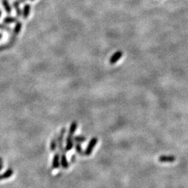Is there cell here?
Segmentation results:
<instances>
[{
	"label": "cell",
	"instance_id": "13",
	"mask_svg": "<svg viewBox=\"0 0 188 188\" xmlns=\"http://www.w3.org/2000/svg\"><path fill=\"white\" fill-rule=\"evenodd\" d=\"M60 164H61V165L63 169H67L69 167V164L67 161L66 153H61V162H60Z\"/></svg>",
	"mask_w": 188,
	"mask_h": 188
},
{
	"label": "cell",
	"instance_id": "21",
	"mask_svg": "<svg viewBox=\"0 0 188 188\" xmlns=\"http://www.w3.org/2000/svg\"><path fill=\"white\" fill-rule=\"evenodd\" d=\"M3 169V162H0V171Z\"/></svg>",
	"mask_w": 188,
	"mask_h": 188
},
{
	"label": "cell",
	"instance_id": "7",
	"mask_svg": "<svg viewBox=\"0 0 188 188\" xmlns=\"http://www.w3.org/2000/svg\"><path fill=\"white\" fill-rule=\"evenodd\" d=\"M22 23L20 21H17L16 24H15L14 28H13L12 36H17V35L20 34L21 32V30H22Z\"/></svg>",
	"mask_w": 188,
	"mask_h": 188
},
{
	"label": "cell",
	"instance_id": "2",
	"mask_svg": "<svg viewBox=\"0 0 188 188\" xmlns=\"http://www.w3.org/2000/svg\"><path fill=\"white\" fill-rule=\"evenodd\" d=\"M98 139L97 137H93V138L91 139L90 141L89 142L88 145H87L86 149H85V151H84V156H89L90 155H91L92 151L94 150V147L96 146V145L98 144Z\"/></svg>",
	"mask_w": 188,
	"mask_h": 188
},
{
	"label": "cell",
	"instance_id": "8",
	"mask_svg": "<svg viewBox=\"0 0 188 188\" xmlns=\"http://www.w3.org/2000/svg\"><path fill=\"white\" fill-rule=\"evenodd\" d=\"M60 166V155L59 153H56L52 161V168L58 169Z\"/></svg>",
	"mask_w": 188,
	"mask_h": 188
},
{
	"label": "cell",
	"instance_id": "22",
	"mask_svg": "<svg viewBox=\"0 0 188 188\" xmlns=\"http://www.w3.org/2000/svg\"><path fill=\"white\" fill-rule=\"evenodd\" d=\"M2 38H3V34H2V33H0V40H1Z\"/></svg>",
	"mask_w": 188,
	"mask_h": 188
},
{
	"label": "cell",
	"instance_id": "3",
	"mask_svg": "<svg viewBox=\"0 0 188 188\" xmlns=\"http://www.w3.org/2000/svg\"><path fill=\"white\" fill-rule=\"evenodd\" d=\"M122 56H123V52L121 50L119 51H116L115 53H114L113 55L111 56L109 59V63L111 65L115 64L117 61H119L120 59H121Z\"/></svg>",
	"mask_w": 188,
	"mask_h": 188
},
{
	"label": "cell",
	"instance_id": "12",
	"mask_svg": "<svg viewBox=\"0 0 188 188\" xmlns=\"http://www.w3.org/2000/svg\"><path fill=\"white\" fill-rule=\"evenodd\" d=\"M20 4L19 3V1H17V0L15 1L13 3V6L15 9V11H16L17 17H20L21 15H22V10H21L20 8Z\"/></svg>",
	"mask_w": 188,
	"mask_h": 188
},
{
	"label": "cell",
	"instance_id": "15",
	"mask_svg": "<svg viewBox=\"0 0 188 188\" xmlns=\"http://www.w3.org/2000/svg\"><path fill=\"white\" fill-rule=\"evenodd\" d=\"M57 147V136L54 137L50 142V151H55Z\"/></svg>",
	"mask_w": 188,
	"mask_h": 188
},
{
	"label": "cell",
	"instance_id": "4",
	"mask_svg": "<svg viewBox=\"0 0 188 188\" xmlns=\"http://www.w3.org/2000/svg\"><path fill=\"white\" fill-rule=\"evenodd\" d=\"M66 145L65 146V151H69L73 148L74 146V141H73V135H71V134H68V136L66 137Z\"/></svg>",
	"mask_w": 188,
	"mask_h": 188
},
{
	"label": "cell",
	"instance_id": "20",
	"mask_svg": "<svg viewBox=\"0 0 188 188\" xmlns=\"http://www.w3.org/2000/svg\"><path fill=\"white\" fill-rule=\"evenodd\" d=\"M75 159H76V156H75V155H73L72 157H71V162H75Z\"/></svg>",
	"mask_w": 188,
	"mask_h": 188
},
{
	"label": "cell",
	"instance_id": "19",
	"mask_svg": "<svg viewBox=\"0 0 188 188\" xmlns=\"http://www.w3.org/2000/svg\"><path fill=\"white\" fill-rule=\"evenodd\" d=\"M0 30H2V31H5L6 32H11V28L10 27L8 26L7 24H4V23H0Z\"/></svg>",
	"mask_w": 188,
	"mask_h": 188
},
{
	"label": "cell",
	"instance_id": "25",
	"mask_svg": "<svg viewBox=\"0 0 188 188\" xmlns=\"http://www.w3.org/2000/svg\"><path fill=\"white\" fill-rule=\"evenodd\" d=\"M30 1H34V0H30Z\"/></svg>",
	"mask_w": 188,
	"mask_h": 188
},
{
	"label": "cell",
	"instance_id": "23",
	"mask_svg": "<svg viewBox=\"0 0 188 188\" xmlns=\"http://www.w3.org/2000/svg\"><path fill=\"white\" fill-rule=\"evenodd\" d=\"M1 15H2V12H1V10H0V17H1Z\"/></svg>",
	"mask_w": 188,
	"mask_h": 188
},
{
	"label": "cell",
	"instance_id": "1",
	"mask_svg": "<svg viewBox=\"0 0 188 188\" xmlns=\"http://www.w3.org/2000/svg\"><path fill=\"white\" fill-rule=\"evenodd\" d=\"M66 131V129L65 127H63L61 130L59 135L57 136V147L59 148L60 153H66V151L63 148V137H64Z\"/></svg>",
	"mask_w": 188,
	"mask_h": 188
},
{
	"label": "cell",
	"instance_id": "6",
	"mask_svg": "<svg viewBox=\"0 0 188 188\" xmlns=\"http://www.w3.org/2000/svg\"><path fill=\"white\" fill-rule=\"evenodd\" d=\"M158 160L161 162H173L176 160V157L173 156H161Z\"/></svg>",
	"mask_w": 188,
	"mask_h": 188
},
{
	"label": "cell",
	"instance_id": "10",
	"mask_svg": "<svg viewBox=\"0 0 188 188\" xmlns=\"http://www.w3.org/2000/svg\"><path fill=\"white\" fill-rule=\"evenodd\" d=\"M13 174V170L12 169L9 168V169H7L6 171L4 172V173L2 174H0V181H2V180L10 178Z\"/></svg>",
	"mask_w": 188,
	"mask_h": 188
},
{
	"label": "cell",
	"instance_id": "18",
	"mask_svg": "<svg viewBox=\"0 0 188 188\" xmlns=\"http://www.w3.org/2000/svg\"><path fill=\"white\" fill-rule=\"evenodd\" d=\"M75 150H76L77 153H79V155H82V156H84V151H82V146H81V144H79V143H77V144H75Z\"/></svg>",
	"mask_w": 188,
	"mask_h": 188
},
{
	"label": "cell",
	"instance_id": "24",
	"mask_svg": "<svg viewBox=\"0 0 188 188\" xmlns=\"http://www.w3.org/2000/svg\"><path fill=\"white\" fill-rule=\"evenodd\" d=\"M0 162H3V160L1 159V158H0Z\"/></svg>",
	"mask_w": 188,
	"mask_h": 188
},
{
	"label": "cell",
	"instance_id": "11",
	"mask_svg": "<svg viewBox=\"0 0 188 188\" xmlns=\"http://www.w3.org/2000/svg\"><path fill=\"white\" fill-rule=\"evenodd\" d=\"M2 5L7 14L10 15L12 12V8H11L9 1L8 0H2Z\"/></svg>",
	"mask_w": 188,
	"mask_h": 188
},
{
	"label": "cell",
	"instance_id": "16",
	"mask_svg": "<svg viewBox=\"0 0 188 188\" xmlns=\"http://www.w3.org/2000/svg\"><path fill=\"white\" fill-rule=\"evenodd\" d=\"M77 128V122L76 121L72 122V123L71 124V126H70L68 134H71V135H74L75 133L76 132Z\"/></svg>",
	"mask_w": 188,
	"mask_h": 188
},
{
	"label": "cell",
	"instance_id": "5",
	"mask_svg": "<svg viewBox=\"0 0 188 188\" xmlns=\"http://www.w3.org/2000/svg\"><path fill=\"white\" fill-rule=\"evenodd\" d=\"M15 40H16V36H12V35H11L10 40H9V41L7 43L1 45H0V51H2V50L9 49V48L12 47L13 45L15 43Z\"/></svg>",
	"mask_w": 188,
	"mask_h": 188
},
{
	"label": "cell",
	"instance_id": "17",
	"mask_svg": "<svg viewBox=\"0 0 188 188\" xmlns=\"http://www.w3.org/2000/svg\"><path fill=\"white\" fill-rule=\"evenodd\" d=\"M86 137L84 136H81V135H77V136L73 137V141L77 143H79V144L84 142V141H86Z\"/></svg>",
	"mask_w": 188,
	"mask_h": 188
},
{
	"label": "cell",
	"instance_id": "14",
	"mask_svg": "<svg viewBox=\"0 0 188 188\" xmlns=\"http://www.w3.org/2000/svg\"><path fill=\"white\" fill-rule=\"evenodd\" d=\"M17 21V18L16 17H13V16H7L5 17L3 19V23L6 24H11V23L16 22Z\"/></svg>",
	"mask_w": 188,
	"mask_h": 188
},
{
	"label": "cell",
	"instance_id": "9",
	"mask_svg": "<svg viewBox=\"0 0 188 188\" xmlns=\"http://www.w3.org/2000/svg\"><path fill=\"white\" fill-rule=\"evenodd\" d=\"M31 11V5L29 4H27L23 7V10L22 11V15L23 19H27L30 14Z\"/></svg>",
	"mask_w": 188,
	"mask_h": 188
}]
</instances>
